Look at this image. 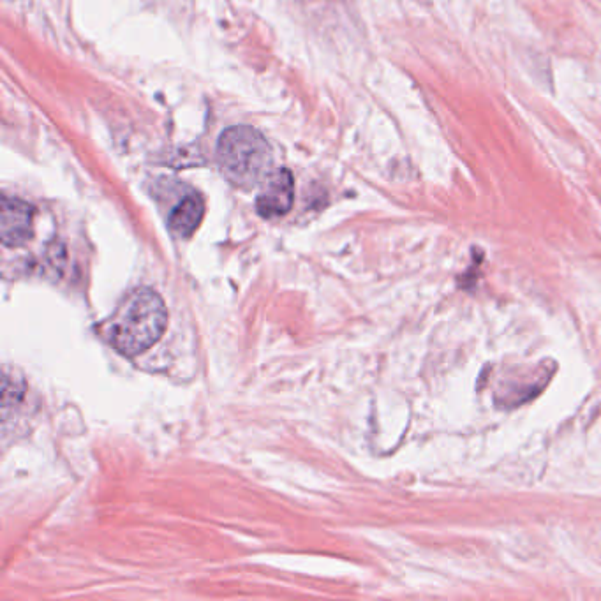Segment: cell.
<instances>
[{"label": "cell", "mask_w": 601, "mask_h": 601, "mask_svg": "<svg viewBox=\"0 0 601 601\" xmlns=\"http://www.w3.org/2000/svg\"><path fill=\"white\" fill-rule=\"evenodd\" d=\"M168 309L163 297L150 288L127 295L106 328V337L124 357H138L152 348L166 332Z\"/></svg>", "instance_id": "1"}, {"label": "cell", "mask_w": 601, "mask_h": 601, "mask_svg": "<svg viewBox=\"0 0 601 601\" xmlns=\"http://www.w3.org/2000/svg\"><path fill=\"white\" fill-rule=\"evenodd\" d=\"M217 161L235 186H258L272 173V149L254 127L226 129L217 143Z\"/></svg>", "instance_id": "2"}, {"label": "cell", "mask_w": 601, "mask_h": 601, "mask_svg": "<svg viewBox=\"0 0 601 601\" xmlns=\"http://www.w3.org/2000/svg\"><path fill=\"white\" fill-rule=\"evenodd\" d=\"M295 201V180L290 170H275L263 180L256 210L263 219L286 216Z\"/></svg>", "instance_id": "3"}, {"label": "cell", "mask_w": 601, "mask_h": 601, "mask_svg": "<svg viewBox=\"0 0 601 601\" xmlns=\"http://www.w3.org/2000/svg\"><path fill=\"white\" fill-rule=\"evenodd\" d=\"M34 233V207L27 201L4 196L0 207V237L4 247H22Z\"/></svg>", "instance_id": "4"}, {"label": "cell", "mask_w": 601, "mask_h": 601, "mask_svg": "<svg viewBox=\"0 0 601 601\" xmlns=\"http://www.w3.org/2000/svg\"><path fill=\"white\" fill-rule=\"evenodd\" d=\"M205 216V201L200 194H189L173 208L170 216V230L180 238H189L200 228Z\"/></svg>", "instance_id": "5"}]
</instances>
